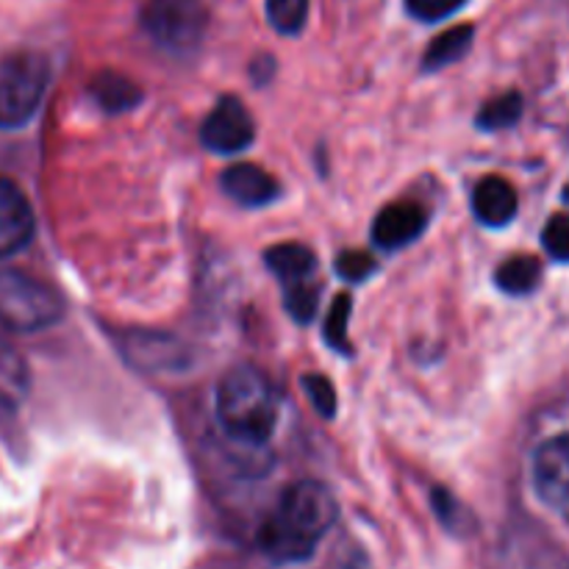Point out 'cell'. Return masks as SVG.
<instances>
[{
	"label": "cell",
	"instance_id": "13",
	"mask_svg": "<svg viewBox=\"0 0 569 569\" xmlns=\"http://www.w3.org/2000/svg\"><path fill=\"white\" fill-rule=\"evenodd\" d=\"M89 94L94 103L109 114H122V111L137 109L142 100V89L131 81L128 76L114 70H103L89 81Z\"/></svg>",
	"mask_w": 569,
	"mask_h": 569
},
{
	"label": "cell",
	"instance_id": "11",
	"mask_svg": "<svg viewBox=\"0 0 569 569\" xmlns=\"http://www.w3.org/2000/svg\"><path fill=\"white\" fill-rule=\"evenodd\" d=\"M31 392V370L14 345L0 339V426H9Z\"/></svg>",
	"mask_w": 569,
	"mask_h": 569
},
{
	"label": "cell",
	"instance_id": "21",
	"mask_svg": "<svg viewBox=\"0 0 569 569\" xmlns=\"http://www.w3.org/2000/svg\"><path fill=\"white\" fill-rule=\"evenodd\" d=\"M431 503H433V511H437L439 522H442L450 533H459V537H465V533H470L472 528H476L470 511H467L465 503H461V500H456L448 489H442V487L433 489Z\"/></svg>",
	"mask_w": 569,
	"mask_h": 569
},
{
	"label": "cell",
	"instance_id": "10",
	"mask_svg": "<svg viewBox=\"0 0 569 569\" xmlns=\"http://www.w3.org/2000/svg\"><path fill=\"white\" fill-rule=\"evenodd\" d=\"M222 192L244 209H261L281 198V183L256 164H233L222 172Z\"/></svg>",
	"mask_w": 569,
	"mask_h": 569
},
{
	"label": "cell",
	"instance_id": "24",
	"mask_svg": "<svg viewBox=\"0 0 569 569\" xmlns=\"http://www.w3.org/2000/svg\"><path fill=\"white\" fill-rule=\"evenodd\" d=\"M303 389L306 398L317 409V415L326 417V420H333V415H337V392H333V383L326 376H306Z\"/></svg>",
	"mask_w": 569,
	"mask_h": 569
},
{
	"label": "cell",
	"instance_id": "15",
	"mask_svg": "<svg viewBox=\"0 0 569 569\" xmlns=\"http://www.w3.org/2000/svg\"><path fill=\"white\" fill-rule=\"evenodd\" d=\"M472 37H476V28L472 26H456L450 31H442L428 44L426 56H422V70L437 72L465 59L467 50L472 48Z\"/></svg>",
	"mask_w": 569,
	"mask_h": 569
},
{
	"label": "cell",
	"instance_id": "26",
	"mask_svg": "<svg viewBox=\"0 0 569 569\" xmlns=\"http://www.w3.org/2000/svg\"><path fill=\"white\" fill-rule=\"evenodd\" d=\"M465 6V0H406V11L420 22H442Z\"/></svg>",
	"mask_w": 569,
	"mask_h": 569
},
{
	"label": "cell",
	"instance_id": "7",
	"mask_svg": "<svg viewBox=\"0 0 569 569\" xmlns=\"http://www.w3.org/2000/svg\"><path fill=\"white\" fill-rule=\"evenodd\" d=\"M533 489L553 515L569 522V433L539 445L531 465Z\"/></svg>",
	"mask_w": 569,
	"mask_h": 569
},
{
	"label": "cell",
	"instance_id": "23",
	"mask_svg": "<svg viewBox=\"0 0 569 569\" xmlns=\"http://www.w3.org/2000/svg\"><path fill=\"white\" fill-rule=\"evenodd\" d=\"M542 244L548 256L561 264H569V214H553L542 228Z\"/></svg>",
	"mask_w": 569,
	"mask_h": 569
},
{
	"label": "cell",
	"instance_id": "12",
	"mask_svg": "<svg viewBox=\"0 0 569 569\" xmlns=\"http://www.w3.org/2000/svg\"><path fill=\"white\" fill-rule=\"evenodd\" d=\"M520 200H517L515 187L500 176H487L478 181L472 189V211H476L478 222L487 228H503L517 217Z\"/></svg>",
	"mask_w": 569,
	"mask_h": 569
},
{
	"label": "cell",
	"instance_id": "2",
	"mask_svg": "<svg viewBox=\"0 0 569 569\" xmlns=\"http://www.w3.org/2000/svg\"><path fill=\"white\" fill-rule=\"evenodd\" d=\"M217 420L242 445H264L278 426V392L259 367H233L217 387Z\"/></svg>",
	"mask_w": 569,
	"mask_h": 569
},
{
	"label": "cell",
	"instance_id": "20",
	"mask_svg": "<svg viewBox=\"0 0 569 569\" xmlns=\"http://www.w3.org/2000/svg\"><path fill=\"white\" fill-rule=\"evenodd\" d=\"M287 292H283V309L289 311L295 322H311L317 315V306H320V283H315L311 278L303 281L283 283Z\"/></svg>",
	"mask_w": 569,
	"mask_h": 569
},
{
	"label": "cell",
	"instance_id": "6",
	"mask_svg": "<svg viewBox=\"0 0 569 569\" xmlns=\"http://www.w3.org/2000/svg\"><path fill=\"white\" fill-rule=\"evenodd\" d=\"M253 117H250L248 106L239 98H233V94H226V98L217 100L214 109L203 120V128H200V142H203V148L220 156L242 153V150H248L253 144Z\"/></svg>",
	"mask_w": 569,
	"mask_h": 569
},
{
	"label": "cell",
	"instance_id": "4",
	"mask_svg": "<svg viewBox=\"0 0 569 569\" xmlns=\"http://www.w3.org/2000/svg\"><path fill=\"white\" fill-rule=\"evenodd\" d=\"M64 317V300L22 270H0V326L17 333L44 331Z\"/></svg>",
	"mask_w": 569,
	"mask_h": 569
},
{
	"label": "cell",
	"instance_id": "19",
	"mask_svg": "<svg viewBox=\"0 0 569 569\" xmlns=\"http://www.w3.org/2000/svg\"><path fill=\"white\" fill-rule=\"evenodd\" d=\"M267 22L283 37H298L309 20V0H264Z\"/></svg>",
	"mask_w": 569,
	"mask_h": 569
},
{
	"label": "cell",
	"instance_id": "9",
	"mask_svg": "<svg viewBox=\"0 0 569 569\" xmlns=\"http://www.w3.org/2000/svg\"><path fill=\"white\" fill-rule=\"evenodd\" d=\"M426 222L428 217L422 206L409 203V200L389 203L387 209L378 211L376 222H372V242L381 250H400L420 239Z\"/></svg>",
	"mask_w": 569,
	"mask_h": 569
},
{
	"label": "cell",
	"instance_id": "1",
	"mask_svg": "<svg viewBox=\"0 0 569 569\" xmlns=\"http://www.w3.org/2000/svg\"><path fill=\"white\" fill-rule=\"evenodd\" d=\"M337 498L317 481H298L281 495L276 511L261 522L256 542L272 565H300L337 522Z\"/></svg>",
	"mask_w": 569,
	"mask_h": 569
},
{
	"label": "cell",
	"instance_id": "3",
	"mask_svg": "<svg viewBox=\"0 0 569 569\" xmlns=\"http://www.w3.org/2000/svg\"><path fill=\"white\" fill-rule=\"evenodd\" d=\"M50 64L37 50H17L0 59V131L31 122L48 92Z\"/></svg>",
	"mask_w": 569,
	"mask_h": 569
},
{
	"label": "cell",
	"instance_id": "5",
	"mask_svg": "<svg viewBox=\"0 0 569 569\" xmlns=\"http://www.w3.org/2000/svg\"><path fill=\"white\" fill-rule=\"evenodd\" d=\"M139 22L161 50L172 56H189L203 42L209 9L203 0H142Z\"/></svg>",
	"mask_w": 569,
	"mask_h": 569
},
{
	"label": "cell",
	"instance_id": "8",
	"mask_svg": "<svg viewBox=\"0 0 569 569\" xmlns=\"http://www.w3.org/2000/svg\"><path fill=\"white\" fill-rule=\"evenodd\" d=\"M33 237V209L26 192L9 178H0V259L20 253Z\"/></svg>",
	"mask_w": 569,
	"mask_h": 569
},
{
	"label": "cell",
	"instance_id": "18",
	"mask_svg": "<svg viewBox=\"0 0 569 569\" xmlns=\"http://www.w3.org/2000/svg\"><path fill=\"white\" fill-rule=\"evenodd\" d=\"M522 109H526V100H522L520 92H503L481 106V111L476 117V126L481 131H503V128H511L520 122Z\"/></svg>",
	"mask_w": 569,
	"mask_h": 569
},
{
	"label": "cell",
	"instance_id": "16",
	"mask_svg": "<svg viewBox=\"0 0 569 569\" xmlns=\"http://www.w3.org/2000/svg\"><path fill=\"white\" fill-rule=\"evenodd\" d=\"M539 281H542V261L537 256H511L495 270V283L500 292L515 295V298L531 295Z\"/></svg>",
	"mask_w": 569,
	"mask_h": 569
},
{
	"label": "cell",
	"instance_id": "27",
	"mask_svg": "<svg viewBox=\"0 0 569 569\" xmlns=\"http://www.w3.org/2000/svg\"><path fill=\"white\" fill-rule=\"evenodd\" d=\"M565 200L569 203V183H567V189H565Z\"/></svg>",
	"mask_w": 569,
	"mask_h": 569
},
{
	"label": "cell",
	"instance_id": "17",
	"mask_svg": "<svg viewBox=\"0 0 569 569\" xmlns=\"http://www.w3.org/2000/svg\"><path fill=\"white\" fill-rule=\"evenodd\" d=\"M128 356H131L133 365L139 367H178V342L176 339H167V337H156V333H128Z\"/></svg>",
	"mask_w": 569,
	"mask_h": 569
},
{
	"label": "cell",
	"instance_id": "25",
	"mask_svg": "<svg viewBox=\"0 0 569 569\" xmlns=\"http://www.w3.org/2000/svg\"><path fill=\"white\" fill-rule=\"evenodd\" d=\"M376 259L365 250H345L339 253L337 259V272L345 278L348 283H361L376 272Z\"/></svg>",
	"mask_w": 569,
	"mask_h": 569
},
{
	"label": "cell",
	"instance_id": "22",
	"mask_svg": "<svg viewBox=\"0 0 569 569\" xmlns=\"http://www.w3.org/2000/svg\"><path fill=\"white\" fill-rule=\"evenodd\" d=\"M350 306L348 295H337L331 303V311L326 317V326H322V337L331 345V350H339V353H350V339H348V322H350Z\"/></svg>",
	"mask_w": 569,
	"mask_h": 569
},
{
	"label": "cell",
	"instance_id": "14",
	"mask_svg": "<svg viewBox=\"0 0 569 569\" xmlns=\"http://www.w3.org/2000/svg\"><path fill=\"white\" fill-rule=\"evenodd\" d=\"M264 264L281 278L283 283L292 281H303L315 272L317 259L306 244L300 242H283V244H272L270 250L264 253Z\"/></svg>",
	"mask_w": 569,
	"mask_h": 569
}]
</instances>
